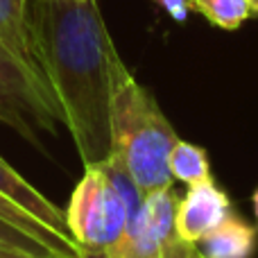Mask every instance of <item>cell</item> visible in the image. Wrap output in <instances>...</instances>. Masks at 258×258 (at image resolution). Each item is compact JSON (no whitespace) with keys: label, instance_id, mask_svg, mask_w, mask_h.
<instances>
[{"label":"cell","instance_id":"6da1fadb","mask_svg":"<svg viewBox=\"0 0 258 258\" xmlns=\"http://www.w3.org/2000/svg\"><path fill=\"white\" fill-rule=\"evenodd\" d=\"M32 54L82 163L111 154V84L118 50L98 0H32Z\"/></svg>","mask_w":258,"mask_h":258},{"label":"cell","instance_id":"7a4b0ae2","mask_svg":"<svg viewBox=\"0 0 258 258\" xmlns=\"http://www.w3.org/2000/svg\"><path fill=\"white\" fill-rule=\"evenodd\" d=\"M179 141L154 95L134 77L120 54L113 61L111 84V156L145 192L172 188L168 156Z\"/></svg>","mask_w":258,"mask_h":258},{"label":"cell","instance_id":"3957f363","mask_svg":"<svg viewBox=\"0 0 258 258\" xmlns=\"http://www.w3.org/2000/svg\"><path fill=\"white\" fill-rule=\"evenodd\" d=\"M141 200L143 192L111 154L98 163H86L63 211L82 256L98 254L113 245Z\"/></svg>","mask_w":258,"mask_h":258},{"label":"cell","instance_id":"277c9868","mask_svg":"<svg viewBox=\"0 0 258 258\" xmlns=\"http://www.w3.org/2000/svg\"><path fill=\"white\" fill-rule=\"evenodd\" d=\"M0 122L41 147L61 125L57 104L36 66L16 54L0 39Z\"/></svg>","mask_w":258,"mask_h":258},{"label":"cell","instance_id":"5b68a950","mask_svg":"<svg viewBox=\"0 0 258 258\" xmlns=\"http://www.w3.org/2000/svg\"><path fill=\"white\" fill-rule=\"evenodd\" d=\"M179 195L174 188H159L145 192L132 213L125 231L113 245L98 254L82 258H197V245L186 242L177 233L174 213Z\"/></svg>","mask_w":258,"mask_h":258},{"label":"cell","instance_id":"8992f818","mask_svg":"<svg viewBox=\"0 0 258 258\" xmlns=\"http://www.w3.org/2000/svg\"><path fill=\"white\" fill-rule=\"evenodd\" d=\"M233 213L229 195L215 183V179L188 186L186 195L179 197L174 227L186 242H197L211 233Z\"/></svg>","mask_w":258,"mask_h":258},{"label":"cell","instance_id":"52a82bcc","mask_svg":"<svg viewBox=\"0 0 258 258\" xmlns=\"http://www.w3.org/2000/svg\"><path fill=\"white\" fill-rule=\"evenodd\" d=\"M0 197H5V200L12 202L14 206L25 211L30 218L39 220L43 227H48L50 231H54L59 238H63L68 245L77 247L75 238H73L71 229H68V224H66V213H63L61 209H57L45 195H41L30 181H25V179L21 177V172H16L3 156H0ZM77 249H80V247H77Z\"/></svg>","mask_w":258,"mask_h":258},{"label":"cell","instance_id":"ba28073f","mask_svg":"<svg viewBox=\"0 0 258 258\" xmlns=\"http://www.w3.org/2000/svg\"><path fill=\"white\" fill-rule=\"evenodd\" d=\"M258 247V231L240 215L231 213L220 227L206 233L197 249L204 258H251Z\"/></svg>","mask_w":258,"mask_h":258},{"label":"cell","instance_id":"9c48e42d","mask_svg":"<svg viewBox=\"0 0 258 258\" xmlns=\"http://www.w3.org/2000/svg\"><path fill=\"white\" fill-rule=\"evenodd\" d=\"M0 39L36 66L30 39V0H0Z\"/></svg>","mask_w":258,"mask_h":258},{"label":"cell","instance_id":"30bf717a","mask_svg":"<svg viewBox=\"0 0 258 258\" xmlns=\"http://www.w3.org/2000/svg\"><path fill=\"white\" fill-rule=\"evenodd\" d=\"M168 168L172 172V177L177 181L192 186V183H202V181H211V163H209V154L204 147L192 145L179 138L172 145L168 156Z\"/></svg>","mask_w":258,"mask_h":258},{"label":"cell","instance_id":"8fae6325","mask_svg":"<svg viewBox=\"0 0 258 258\" xmlns=\"http://www.w3.org/2000/svg\"><path fill=\"white\" fill-rule=\"evenodd\" d=\"M0 218L9 220L12 224H16V227H21L23 231H27L30 236H34L36 240H41L45 247H50L52 251H57L59 256H66V258H82L80 249L73 245H68L63 238H59L54 231H50L48 227H43V224L39 222V220L30 218V215L25 213V211H21L18 206H14L12 202H7L5 197H0Z\"/></svg>","mask_w":258,"mask_h":258},{"label":"cell","instance_id":"7c38bea8","mask_svg":"<svg viewBox=\"0 0 258 258\" xmlns=\"http://www.w3.org/2000/svg\"><path fill=\"white\" fill-rule=\"evenodd\" d=\"M192 12L202 14L220 30H238L251 16L249 0H190Z\"/></svg>","mask_w":258,"mask_h":258},{"label":"cell","instance_id":"4fadbf2b","mask_svg":"<svg viewBox=\"0 0 258 258\" xmlns=\"http://www.w3.org/2000/svg\"><path fill=\"white\" fill-rule=\"evenodd\" d=\"M0 247H14V249L32 251V254H43V256H59L57 251L45 247L41 240H36L34 236H30L27 231H23L21 227L12 224L5 218H0Z\"/></svg>","mask_w":258,"mask_h":258},{"label":"cell","instance_id":"5bb4252c","mask_svg":"<svg viewBox=\"0 0 258 258\" xmlns=\"http://www.w3.org/2000/svg\"><path fill=\"white\" fill-rule=\"evenodd\" d=\"M161 9L168 12V16L177 23H186L188 16H190L192 7H190V0H154Z\"/></svg>","mask_w":258,"mask_h":258},{"label":"cell","instance_id":"9a60e30c","mask_svg":"<svg viewBox=\"0 0 258 258\" xmlns=\"http://www.w3.org/2000/svg\"><path fill=\"white\" fill-rule=\"evenodd\" d=\"M0 258H63V256H43V254H32V251L14 249V247H0Z\"/></svg>","mask_w":258,"mask_h":258},{"label":"cell","instance_id":"2e32d148","mask_svg":"<svg viewBox=\"0 0 258 258\" xmlns=\"http://www.w3.org/2000/svg\"><path fill=\"white\" fill-rule=\"evenodd\" d=\"M251 206H254V215H256V227H258V188L251 195Z\"/></svg>","mask_w":258,"mask_h":258},{"label":"cell","instance_id":"e0dca14e","mask_svg":"<svg viewBox=\"0 0 258 258\" xmlns=\"http://www.w3.org/2000/svg\"><path fill=\"white\" fill-rule=\"evenodd\" d=\"M249 7H251V14L258 16V0H249Z\"/></svg>","mask_w":258,"mask_h":258},{"label":"cell","instance_id":"ac0fdd59","mask_svg":"<svg viewBox=\"0 0 258 258\" xmlns=\"http://www.w3.org/2000/svg\"><path fill=\"white\" fill-rule=\"evenodd\" d=\"M197 258H204V256H197Z\"/></svg>","mask_w":258,"mask_h":258}]
</instances>
